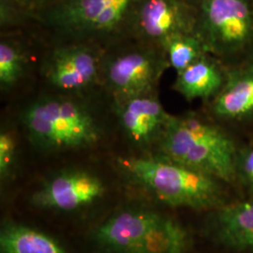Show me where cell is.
<instances>
[{
    "mask_svg": "<svg viewBox=\"0 0 253 253\" xmlns=\"http://www.w3.org/2000/svg\"><path fill=\"white\" fill-rule=\"evenodd\" d=\"M159 141L163 157L220 182L237 180L235 142L219 126L199 116H171Z\"/></svg>",
    "mask_w": 253,
    "mask_h": 253,
    "instance_id": "cell-1",
    "label": "cell"
},
{
    "mask_svg": "<svg viewBox=\"0 0 253 253\" xmlns=\"http://www.w3.org/2000/svg\"><path fill=\"white\" fill-rule=\"evenodd\" d=\"M119 163L134 180L169 206L202 209L220 205V181L205 172L163 156L123 159Z\"/></svg>",
    "mask_w": 253,
    "mask_h": 253,
    "instance_id": "cell-2",
    "label": "cell"
},
{
    "mask_svg": "<svg viewBox=\"0 0 253 253\" xmlns=\"http://www.w3.org/2000/svg\"><path fill=\"white\" fill-rule=\"evenodd\" d=\"M22 119L31 140L47 149L86 147L100 138V127L90 111L67 98L35 100L24 111Z\"/></svg>",
    "mask_w": 253,
    "mask_h": 253,
    "instance_id": "cell-3",
    "label": "cell"
},
{
    "mask_svg": "<svg viewBox=\"0 0 253 253\" xmlns=\"http://www.w3.org/2000/svg\"><path fill=\"white\" fill-rule=\"evenodd\" d=\"M198 34L226 67L253 58V0H195Z\"/></svg>",
    "mask_w": 253,
    "mask_h": 253,
    "instance_id": "cell-4",
    "label": "cell"
},
{
    "mask_svg": "<svg viewBox=\"0 0 253 253\" xmlns=\"http://www.w3.org/2000/svg\"><path fill=\"white\" fill-rule=\"evenodd\" d=\"M140 0H61L51 6L46 19L69 34L108 33L131 19Z\"/></svg>",
    "mask_w": 253,
    "mask_h": 253,
    "instance_id": "cell-5",
    "label": "cell"
},
{
    "mask_svg": "<svg viewBox=\"0 0 253 253\" xmlns=\"http://www.w3.org/2000/svg\"><path fill=\"white\" fill-rule=\"evenodd\" d=\"M168 67L170 66L162 49H139L111 59L105 66L104 74L117 100H122L154 94Z\"/></svg>",
    "mask_w": 253,
    "mask_h": 253,
    "instance_id": "cell-6",
    "label": "cell"
},
{
    "mask_svg": "<svg viewBox=\"0 0 253 253\" xmlns=\"http://www.w3.org/2000/svg\"><path fill=\"white\" fill-rule=\"evenodd\" d=\"M131 21L137 33L160 47L178 34L198 33L195 0H140Z\"/></svg>",
    "mask_w": 253,
    "mask_h": 253,
    "instance_id": "cell-7",
    "label": "cell"
},
{
    "mask_svg": "<svg viewBox=\"0 0 253 253\" xmlns=\"http://www.w3.org/2000/svg\"><path fill=\"white\" fill-rule=\"evenodd\" d=\"M104 191L101 181L89 172H65L48 181L33 195L41 208L71 211L100 198Z\"/></svg>",
    "mask_w": 253,
    "mask_h": 253,
    "instance_id": "cell-8",
    "label": "cell"
},
{
    "mask_svg": "<svg viewBox=\"0 0 253 253\" xmlns=\"http://www.w3.org/2000/svg\"><path fill=\"white\" fill-rule=\"evenodd\" d=\"M99 60L94 52L84 45L56 48L46 64L45 75L54 87L65 91L84 89L99 75Z\"/></svg>",
    "mask_w": 253,
    "mask_h": 253,
    "instance_id": "cell-9",
    "label": "cell"
},
{
    "mask_svg": "<svg viewBox=\"0 0 253 253\" xmlns=\"http://www.w3.org/2000/svg\"><path fill=\"white\" fill-rule=\"evenodd\" d=\"M211 112L224 122L253 121V58L227 67L224 84L211 100Z\"/></svg>",
    "mask_w": 253,
    "mask_h": 253,
    "instance_id": "cell-10",
    "label": "cell"
},
{
    "mask_svg": "<svg viewBox=\"0 0 253 253\" xmlns=\"http://www.w3.org/2000/svg\"><path fill=\"white\" fill-rule=\"evenodd\" d=\"M117 101L120 123L133 142L148 144L160 139L171 115L153 94Z\"/></svg>",
    "mask_w": 253,
    "mask_h": 253,
    "instance_id": "cell-11",
    "label": "cell"
},
{
    "mask_svg": "<svg viewBox=\"0 0 253 253\" xmlns=\"http://www.w3.org/2000/svg\"><path fill=\"white\" fill-rule=\"evenodd\" d=\"M159 217L150 211L122 212L98 228L96 240L110 251L132 253Z\"/></svg>",
    "mask_w": 253,
    "mask_h": 253,
    "instance_id": "cell-12",
    "label": "cell"
},
{
    "mask_svg": "<svg viewBox=\"0 0 253 253\" xmlns=\"http://www.w3.org/2000/svg\"><path fill=\"white\" fill-rule=\"evenodd\" d=\"M227 67L211 54H207L176 73L173 88L189 101L213 100L226 79Z\"/></svg>",
    "mask_w": 253,
    "mask_h": 253,
    "instance_id": "cell-13",
    "label": "cell"
},
{
    "mask_svg": "<svg viewBox=\"0 0 253 253\" xmlns=\"http://www.w3.org/2000/svg\"><path fill=\"white\" fill-rule=\"evenodd\" d=\"M214 226L221 244L236 252H253V197L219 206Z\"/></svg>",
    "mask_w": 253,
    "mask_h": 253,
    "instance_id": "cell-14",
    "label": "cell"
},
{
    "mask_svg": "<svg viewBox=\"0 0 253 253\" xmlns=\"http://www.w3.org/2000/svg\"><path fill=\"white\" fill-rule=\"evenodd\" d=\"M189 246L190 236L184 227L160 216L132 253H185Z\"/></svg>",
    "mask_w": 253,
    "mask_h": 253,
    "instance_id": "cell-15",
    "label": "cell"
},
{
    "mask_svg": "<svg viewBox=\"0 0 253 253\" xmlns=\"http://www.w3.org/2000/svg\"><path fill=\"white\" fill-rule=\"evenodd\" d=\"M2 253H67L52 237L29 227L9 224L0 234Z\"/></svg>",
    "mask_w": 253,
    "mask_h": 253,
    "instance_id": "cell-16",
    "label": "cell"
},
{
    "mask_svg": "<svg viewBox=\"0 0 253 253\" xmlns=\"http://www.w3.org/2000/svg\"><path fill=\"white\" fill-rule=\"evenodd\" d=\"M169 66L180 73L203 56L209 54L208 48L198 33L178 34L165 40L160 45Z\"/></svg>",
    "mask_w": 253,
    "mask_h": 253,
    "instance_id": "cell-17",
    "label": "cell"
},
{
    "mask_svg": "<svg viewBox=\"0 0 253 253\" xmlns=\"http://www.w3.org/2000/svg\"><path fill=\"white\" fill-rule=\"evenodd\" d=\"M26 60L17 47L2 42L0 43V84L2 89L13 86L25 72Z\"/></svg>",
    "mask_w": 253,
    "mask_h": 253,
    "instance_id": "cell-18",
    "label": "cell"
},
{
    "mask_svg": "<svg viewBox=\"0 0 253 253\" xmlns=\"http://www.w3.org/2000/svg\"><path fill=\"white\" fill-rule=\"evenodd\" d=\"M237 180L241 181L245 188L253 197V146L238 149L236 158Z\"/></svg>",
    "mask_w": 253,
    "mask_h": 253,
    "instance_id": "cell-19",
    "label": "cell"
},
{
    "mask_svg": "<svg viewBox=\"0 0 253 253\" xmlns=\"http://www.w3.org/2000/svg\"><path fill=\"white\" fill-rule=\"evenodd\" d=\"M16 150L15 139L9 132L2 131L0 134V173L5 176L14 161Z\"/></svg>",
    "mask_w": 253,
    "mask_h": 253,
    "instance_id": "cell-20",
    "label": "cell"
},
{
    "mask_svg": "<svg viewBox=\"0 0 253 253\" xmlns=\"http://www.w3.org/2000/svg\"><path fill=\"white\" fill-rule=\"evenodd\" d=\"M20 6L25 8H39L48 5H54L61 0H13Z\"/></svg>",
    "mask_w": 253,
    "mask_h": 253,
    "instance_id": "cell-21",
    "label": "cell"
}]
</instances>
